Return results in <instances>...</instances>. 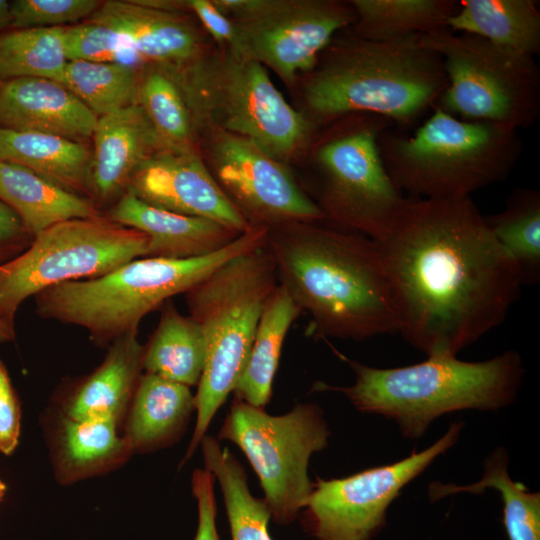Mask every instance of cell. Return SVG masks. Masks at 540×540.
Returning a JSON list of instances; mask_svg holds the SVG:
<instances>
[{
	"label": "cell",
	"instance_id": "277c9868",
	"mask_svg": "<svg viewBox=\"0 0 540 540\" xmlns=\"http://www.w3.org/2000/svg\"><path fill=\"white\" fill-rule=\"evenodd\" d=\"M335 353L353 370L354 383L341 387L316 382L313 390L344 394L359 411L394 420L409 439L420 438L434 419L446 413L510 405L524 372L515 351L480 362L429 356L396 368L371 367Z\"/></svg>",
	"mask_w": 540,
	"mask_h": 540
},
{
	"label": "cell",
	"instance_id": "ffe728a7",
	"mask_svg": "<svg viewBox=\"0 0 540 540\" xmlns=\"http://www.w3.org/2000/svg\"><path fill=\"white\" fill-rule=\"evenodd\" d=\"M105 215L114 222L147 235L146 257H201L227 246L240 235L209 219L152 206L128 191Z\"/></svg>",
	"mask_w": 540,
	"mask_h": 540
},
{
	"label": "cell",
	"instance_id": "2e32d148",
	"mask_svg": "<svg viewBox=\"0 0 540 540\" xmlns=\"http://www.w3.org/2000/svg\"><path fill=\"white\" fill-rule=\"evenodd\" d=\"M127 191L177 214L215 221L242 234L251 225L221 189L196 149H162L132 174Z\"/></svg>",
	"mask_w": 540,
	"mask_h": 540
},
{
	"label": "cell",
	"instance_id": "5b68a950",
	"mask_svg": "<svg viewBox=\"0 0 540 540\" xmlns=\"http://www.w3.org/2000/svg\"><path fill=\"white\" fill-rule=\"evenodd\" d=\"M268 228L250 226L227 246L188 259L141 257L93 279L51 286L34 296L38 316L84 328L91 341L109 346L138 332L142 319L175 295L186 293L229 260L263 248Z\"/></svg>",
	"mask_w": 540,
	"mask_h": 540
},
{
	"label": "cell",
	"instance_id": "d4e9b609",
	"mask_svg": "<svg viewBox=\"0 0 540 540\" xmlns=\"http://www.w3.org/2000/svg\"><path fill=\"white\" fill-rule=\"evenodd\" d=\"M535 0H463L447 28L482 37L513 52H540V10Z\"/></svg>",
	"mask_w": 540,
	"mask_h": 540
},
{
	"label": "cell",
	"instance_id": "f546056e",
	"mask_svg": "<svg viewBox=\"0 0 540 540\" xmlns=\"http://www.w3.org/2000/svg\"><path fill=\"white\" fill-rule=\"evenodd\" d=\"M508 455L499 447L484 462L482 478L470 485L459 486L432 482L428 489L431 501L459 492L479 494L496 489L503 501V522L509 540H540V495L530 492L508 474Z\"/></svg>",
	"mask_w": 540,
	"mask_h": 540
},
{
	"label": "cell",
	"instance_id": "4dcf8cb0",
	"mask_svg": "<svg viewBox=\"0 0 540 540\" xmlns=\"http://www.w3.org/2000/svg\"><path fill=\"white\" fill-rule=\"evenodd\" d=\"M117 423L112 419L65 418L58 451L61 478L71 481L94 475L132 453L126 439L119 436Z\"/></svg>",
	"mask_w": 540,
	"mask_h": 540
},
{
	"label": "cell",
	"instance_id": "d6a6232c",
	"mask_svg": "<svg viewBox=\"0 0 540 540\" xmlns=\"http://www.w3.org/2000/svg\"><path fill=\"white\" fill-rule=\"evenodd\" d=\"M64 27L11 29L0 34V82L45 78L61 82L68 59Z\"/></svg>",
	"mask_w": 540,
	"mask_h": 540
},
{
	"label": "cell",
	"instance_id": "e0dca14e",
	"mask_svg": "<svg viewBox=\"0 0 540 540\" xmlns=\"http://www.w3.org/2000/svg\"><path fill=\"white\" fill-rule=\"evenodd\" d=\"M92 138L88 198L100 212L127 191L132 174L146 159L167 148L138 103L99 117Z\"/></svg>",
	"mask_w": 540,
	"mask_h": 540
},
{
	"label": "cell",
	"instance_id": "83f0119b",
	"mask_svg": "<svg viewBox=\"0 0 540 540\" xmlns=\"http://www.w3.org/2000/svg\"><path fill=\"white\" fill-rule=\"evenodd\" d=\"M353 34L367 40L389 41L447 28L459 2L455 0H352Z\"/></svg>",
	"mask_w": 540,
	"mask_h": 540
},
{
	"label": "cell",
	"instance_id": "f35d334b",
	"mask_svg": "<svg viewBox=\"0 0 540 540\" xmlns=\"http://www.w3.org/2000/svg\"><path fill=\"white\" fill-rule=\"evenodd\" d=\"M214 482V476L206 468H199L193 472L191 489L198 508V525L193 540H219Z\"/></svg>",
	"mask_w": 540,
	"mask_h": 540
},
{
	"label": "cell",
	"instance_id": "e575fe53",
	"mask_svg": "<svg viewBox=\"0 0 540 540\" xmlns=\"http://www.w3.org/2000/svg\"><path fill=\"white\" fill-rule=\"evenodd\" d=\"M137 103L170 149H195V126L175 73L150 68L140 81Z\"/></svg>",
	"mask_w": 540,
	"mask_h": 540
},
{
	"label": "cell",
	"instance_id": "7bdbcfd3",
	"mask_svg": "<svg viewBox=\"0 0 540 540\" xmlns=\"http://www.w3.org/2000/svg\"><path fill=\"white\" fill-rule=\"evenodd\" d=\"M14 339L15 329L10 328L0 319V343L10 342Z\"/></svg>",
	"mask_w": 540,
	"mask_h": 540
},
{
	"label": "cell",
	"instance_id": "4316f807",
	"mask_svg": "<svg viewBox=\"0 0 540 540\" xmlns=\"http://www.w3.org/2000/svg\"><path fill=\"white\" fill-rule=\"evenodd\" d=\"M206 355L200 326L181 314L172 302L162 306L160 320L143 345L142 366L155 374L188 387L198 385Z\"/></svg>",
	"mask_w": 540,
	"mask_h": 540
},
{
	"label": "cell",
	"instance_id": "836d02e7",
	"mask_svg": "<svg viewBox=\"0 0 540 540\" xmlns=\"http://www.w3.org/2000/svg\"><path fill=\"white\" fill-rule=\"evenodd\" d=\"M141 77L121 62L68 61L60 83L99 118L137 103Z\"/></svg>",
	"mask_w": 540,
	"mask_h": 540
},
{
	"label": "cell",
	"instance_id": "44dd1931",
	"mask_svg": "<svg viewBox=\"0 0 540 540\" xmlns=\"http://www.w3.org/2000/svg\"><path fill=\"white\" fill-rule=\"evenodd\" d=\"M137 334L130 332L108 346L102 363L69 394L64 406L66 418L118 422L129 409L143 370V345Z\"/></svg>",
	"mask_w": 540,
	"mask_h": 540
},
{
	"label": "cell",
	"instance_id": "52a82bcc",
	"mask_svg": "<svg viewBox=\"0 0 540 540\" xmlns=\"http://www.w3.org/2000/svg\"><path fill=\"white\" fill-rule=\"evenodd\" d=\"M265 247L237 256L185 293L206 355L195 394L196 422L183 462L190 459L247 363L264 305L278 285Z\"/></svg>",
	"mask_w": 540,
	"mask_h": 540
},
{
	"label": "cell",
	"instance_id": "1f68e13d",
	"mask_svg": "<svg viewBox=\"0 0 540 540\" xmlns=\"http://www.w3.org/2000/svg\"><path fill=\"white\" fill-rule=\"evenodd\" d=\"M493 236L515 263L523 285L540 279V192L520 188L498 213L485 216Z\"/></svg>",
	"mask_w": 540,
	"mask_h": 540
},
{
	"label": "cell",
	"instance_id": "8fae6325",
	"mask_svg": "<svg viewBox=\"0 0 540 540\" xmlns=\"http://www.w3.org/2000/svg\"><path fill=\"white\" fill-rule=\"evenodd\" d=\"M350 118L349 125L316 147L314 202L326 225L375 240L394 222L408 198L392 181L379 152L378 138L391 123L370 114Z\"/></svg>",
	"mask_w": 540,
	"mask_h": 540
},
{
	"label": "cell",
	"instance_id": "8d00e7d4",
	"mask_svg": "<svg viewBox=\"0 0 540 540\" xmlns=\"http://www.w3.org/2000/svg\"><path fill=\"white\" fill-rule=\"evenodd\" d=\"M63 30L68 61L119 62L124 47L130 50L119 32L101 23L88 20Z\"/></svg>",
	"mask_w": 540,
	"mask_h": 540
},
{
	"label": "cell",
	"instance_id": "30bf717a",
	"mask_svg": "<svg viewBox=\"0 0 540 540\" xmlns=\"http://www.w3.org/2000/svg\"><path fill=\"white\" fill-rule=\"evenodd\" d=\"M146 234L101 214L55 224L37 234L14 259L0 264V319L15 329V316L29 297L65 282L100 277L146 257Z\"/></svg>",
	"mask_w": 540,
	"mask_h": 540
},
{
	"label": "cell",
	"instance_id": "603a6c76",
	"mask_svg": "<svg viewBox=\"0 0 540 540\" xmlns=\"http://www.w3.org/2000/svg\"><path fill=\"white\" fill-rule=\"evenodd\" d=\"M0 200L34 237L63 221L101 215L94 203L21 165L0 161Z\"/></svg>",
	"mask_w": 540,
	"mask_h": 540
},
{
	"label": "cell",
	"instance_id": "ba28073f",
	"mask_svg": "<svg viewBox=\"0 0 540 540\" xmlns=\"http://www.w3.org/2000/svg\"><path fill=\"white\" fill-rule=\"evenodd\" d=\"M174 73L196 130L240 136L282 163L309 142L313 123L284 99L260 63L218 48Z\"/></svg>",
	"mask_w": 540,
	"mask_h": 540
},
{
	"label": "cell",
	"instance_id": "6da1fadb",
	"mask_svg": "<svg viewBox=\"0 0 540 540\" xmlns=\"http://www.w3.org/2000/svg\"><path fill=\"white\" fill-rule=\"evenodd\" d=\"M373 241L398 333L427 357L456 356L498 327L523 286L471 196L408 197Z\"/></svg>",
	"mask_w": 540,
	"mask_h": 540
},
{
	"label": "cell",
	"instance_id": "9c48e42d",
	"mask_svg": "<svg viewBox=\"0 0 540 540\" xmlns=\"http://www.w3.org/2000/svg\"><path fill=\"white\" fill-rule=\"evenodd\" d=\"M421 46L442 59L447 87L435 106L467 121L519 131L540 116V69L535 57L448 28L420 34Z\"/></svg>",
	"mask_w": 540,
	"mask_h": 540
},
{
	"label": "cell",
	"instance_id": "8992f818",
	"mask_svg": "<svg viewBox=\"0 0 540 540\" xmlns=\"http://www.w3.org/2000/svg\"><path fill=\"white\" fill-rule=\"evenodd\" d=\"M378 147L392 181L412 198L471 196L505 181L522 153L517 130L462 120L438 106L411 135L385 129Z\"/></svg>",
	"mask_w": 540,
	"mask_h": 540
},
{
	"label": "cell",
	"instance_id": "9a60e30c",
	"mask_svg": "<svg viewBox=\"0 0 540 540\" xmlns=\"http://www.w3.org/2000/svg\"><path fill=\"white\" fill-rule=\"evenodd\" d=\"M210 132L209 170L251 226L322 222L323 214L284 163L254 143Z\"/></svg>",
	"mask_w": 540,
	"mask_h": 540
},
{
	"label": "cell",
	"instance_id": "7c38bea8",
	"mask_svg": "<svg viewBox=\"0 0 540 540\" xmlns=\"http://www.w3.org/2000/svg\"><path fill=\"white\" fill-rule=\"evenodd\" d=\"M331 432L320 406L295 405L282 415L234 398L218 433L237 445L257 474L271 519L292 523L313 488L308 465L313 453L328 446Z\"/></svg>",
	"mask_w": 540,
	"mask_h": 540
},
{
	"label": "cell",
	"instance_id": "ac0fdd59",
	"mask_svg": "<svg viewBox=\"0 0 540 540\" xmlns=\"http://www.w3.org/2000/svg\"><path fill=\"white\" fill-rule=\"evenodd\" d=\"M119 32L131 51L153 67L179 71L204 52L198 30L180 13L139 0H109L89 18Z\"/></svg>",
	"mask_w": 540,
	"mask_h": 540
},
{
	"label": "cell",
	"instance_id": "74e56055",
	"mask_svg": "<svg viewBox=\"0 0 540 540\" xmlns=\"http://www.w3.org/2000/svg\"><path fill=\"white\" fill-rule=\"evenodd\" d=\"M21 432V405L8 370L0 358V452L11 455Z\"/></svg>",
	"mask_w": 540,
	"mask_h": 540
},
{
	"label": "cell",
	"instance_id": "7402d4cb",
	"mask_svg": "<svg viewBox=\"0 0 540 540\" xmlns=\"http://www.w3.org/2000/svg\"><path fill=\"white\" fill-rule=\"evenodd\" d=\"M128 410L124 438L131 452L151 451L182 434L195 411V395L186 385L144 373Z\"/></svg>",
	"mask_w": 540,
	"mask_h": 540
},
{
	"label": "cell",
	"instance_id": "60d3db41",
	"mask_svg": "<svg viewBox=\"0 0 540 540\" xmlns=\"http://www.w3.org/2000/svg\"><path fill=\"white\" fill-rule=\"evenodd\" d=\"M33 239L34 236L25 228L14 211L0 200V264L23 253Z\"/></svg>",
	"mask_w": 540,
	"mask_h": 540
},
{
	"label": "cell",
	"instance_id": "d6986e66",
	"mask_svg": "<svg viewBox=\"0 0 540 540\" xmlns=\"http://www.w3.org/2000/svg\"><path fill=\"white\" fill-rule=\"evenodd\" d=\"M98 117L63 84L45 78L0 82V128L62 136L93 137Z\"/></svg>",
	"mask_w": 540,
	"mask_h": 540
},
{
	"label": "cell",
	"instance_id": "5bb4252c",
	"mask_svg": "<svg viewBox=\"0 0 540 540\" xmlns=\"http://www.w3.org/2000/svg\"><path fill=\"white\" fill-rule=\"evenodd\" d=\"M462 427L452 423L434 444L395 463L343 478L317 477L301 511L304 529L316 540H371L404 486L456 443Z\"/></svg>",
	"mask_w": 540,
	"mask_h": 540
},
{
	"label": "cell",
	"instance_id": "f1b7e54d",
	"mask_svg": "<svg viewBox=\"0 0 540 540\" xmlns=\"http://www.w3.org/2000/svg\"><path fill=\"white\" fill-rule=\"evenodd\" d=\"M200 447L205 468L219 483L232 540H272L270 510L264 498L252 495L241 463L212 436L205 435Z\"/></svg>",
	"mask_w": 540,
	"mask_h": 540
},
{
	"label": "cell",
	"instance_id": "ab89813d",
	"mask_svg": "<svg viewBox=\"0 0 540 540\" xmlns=\"http://www.w3.org/2000/svg\"><path fill=\"white\" fill-rule=\"evenodd\" d=\"M186 11H191L206 32L217 43L218 48L236 52L238 36L235 23L227 17L213 0H186Z\"/></svg>",
	"mask_w": 540,
	"mask_h": 540
},
{
	"label": "cell",
	"instance_id": "484cf974",
	"mask_svg": "<svg viewBox=\"0 0 540 540\" xmlns=\"http://www.w3.org/2000/svg\"><path fill=\"white\" fill-rule=\"evenodd\" d=\"M301 313L288 291L278 284L260 315L247 363L233 390L234 398L261 408L269 403L285 338Z\"/></svg>",
	"mask_w": 540,
	"mask_h": 540
},
{
	"label": "cell",
	"instance_id": "3957f363",
	"mask_svg": "<svg viewBox=\"0 0 540 540\" xmlns=\"http://www.w3.org/2000/svg\"><path fill=\"white\" fill-rule=\"evenodd\" d=\"M419 35L389 41L334 37L303 81L309 116L329 123L353 114L408 125L433 108L447 87L441 57Z\"/></svg>",
	"mask_w": 540,
	"mask_h": 540
},
{
	"label": "cell",
	"instance_id": "cb8c5ba5",
	"mask_svg": "<svg viewBox=\"0 0 540 540\" xmlns=\"http://www.w3.org/2000/svg\"><path fill=\"white\" fill-rule=\"evenodd\" d=\"M91 157L92 151L79 141L53 134L0 128V161L26 167L86 198Z\"/></svg>",
	"mask_w": 540,
	"mask_h": 540
},
{
	"label": "cell",
	"instance_id": "ee69618b",
	"mask_svg": "<svg viewBox=\"0 0 540 540\" xmlns=\"http://www.w3.org/2000/svg\"><path fill=\"white\" fill-rule=\"evenodd\" d=\"M6 490H7L6 484L0 479V504L5 497Z\"/></svg>",
	"mask_w": 540,
	"mask_h": 540
},
{
	"label": "cell",
	"instance_id": "b9f144b4",
	"mask_svg": "<svg viewBox=\"0 0 540 540\" xmlns=\"http://www.w3.org/2000/svg\"><path fill=\"white\" fill-rule=\"evenodd\" d=\"M8 28L12 29L10 2L0 0V34L7 31Z\"/></svg>",
	"mask_w": 540,
	"mask_h": 540
},
{
	"label": "cell",
	"instance_id": "d590c367",
	"mask_svg": "<svg viewBox=\"0 0 540 540\" xmlns=\"http://www.w3.org/2000/svg\"><path fill=\"white\" fill-rule=\"evenodd\" d=\"M101 4L98 0H13L12 29L75 25L93 16Z\"/></svg>",
	"mask_w": 540,
	"mask_h": 540
},
{
	"label": "cell",
	"instance_id": "7a4b0ae2",
	"mask_svg": "<svg viewBox=\"0 0 540 540\" xmlns=\"http://www.w3.org/2000/svg\"><path fill=\"white\" fill-rule=\"evenodd\" d=\"M321 222L268 228L279 284L310 317L306 335L362 341L398 333L390 283L375 242Z\"/></svg>",
	"mask_w": 540,
	"mask_h": 540
},
{
	"label": "cell",
	"instance_id": "4fadbf2b",
	"mask_svg": "<svg viewBox=\"0 0 540 540\" xmlns=\"http://www.w3.org/2000/svg\"><path fill=\"white\" fill-rule=\"evenodd\" d=\"M237 28L235 54L271 69L293 84L356 16L335 0H213ZM234 53V52H233Z\"/></svg>",
	"mask_w": 540,
	"mask_h": 540
}]
</instances>
